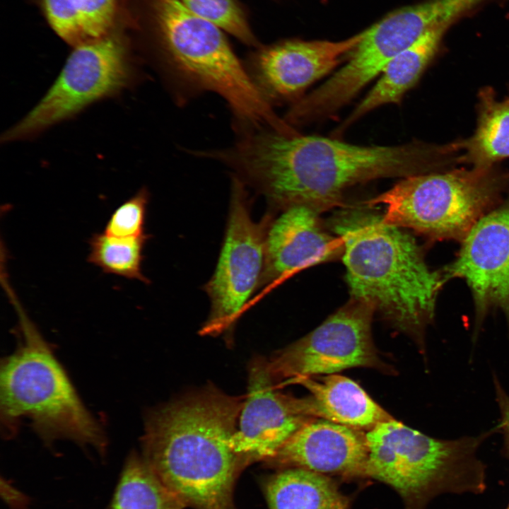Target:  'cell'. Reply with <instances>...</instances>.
<instances>
[{
	"mask_svg": "<svg viewBox=\"0 0 509 509\" xmlns=\"http://www.w3.org/2000/svg\"><path fill=\"white\" fill-rule=\"evenodd\" d=\"M452 154L450 145L362 146L262 129L240 134L232 146L212 150L210 157L262 194L272 210L303 204L324 212L356 185L439 171Z\"/></svg>",
	"mask_w": 509,
	"mask_h": 509,
	"instance_id": "cell-1",
	"label": "cell"
},
{
	"mask_svg": "<svg viewBox=\"0 0 509 509\" xmlns=\"http://www.w3.org/2000/svg\"><path fill=\"white\" fill-rule=\"evenodd\" d=\"M243 402L207 385L147 414L142 457L185 507L236 509L233 488L247 466L234 447Z\"/></svg>",
	"mask_w": 509,
	"mask_h": 509,
	"instance_id": "cell-2",
	"label": "cell"
},
{
	"mask_svg": "<svg viewBox=\"0 0 509 509\" xmlns=\"http://www.w3.org/2000/svg\"><path fill=\"white\" fill-rule=\"evenodd\" d=\"M363 204L344 208L328 221L343 245L351 298L370 303L394 327L423 341L447 279L430 268L406 229Z\"/></svg>",
	"mask_w": 509,
	"mask_h": 509,
	"instance_id": "cell-3",
	"label": "cell"
},
{
	"mask_svg": "<svg viewBox=\"0 0 509 509\" xmlns=\"http://www.w3.org/2000/svg\"><path fill=\"white\" fill-rule=\"evenodd\" d=\"M165 81L180 103L213 92L228 103L238 134L288 129L261 95L222 30L189 11L180 0H148Z\"/></svg>",
	"mask_w": 509,
	"mask_h": 509,
	"instance_id": "cell-4",
	"label": "cell"
},
{
	"mask_svg": "<svg viewBox=\"0 0 509 509\" xmlns=\"http://www.w3.org/2000/svg\"><path fill=\"white\" fill-rule=\"evenodd\" d=\"M18 316L16 349L1 363V421L12 435L28 419L40 438L50 444L68 439L93 447L101 455L107 440L83 405L49 344L28 317L8 280L2 282Z\"/></svg>",
	"mask_w": 509,
	"mask_h": 509,
	"instance_id": "cell-5",
	"label": "cell"
},
{
	"mask_svg": "<svg viewBox=\"0 0 509 509\" xmlns=\"http://www.w3.org/2000/svg\"><path fill=\"white\" fill-rule=\"evenodd\" d=\"M496 430L440 440L391 419L365 433L368 453L363 475L392 487L406 509H423L444 493L482 492L485 466L478 450Z\"/></svg>",
	"mask_w": 509,
	"mask_h": 509,
	"instance_id": "cell-6",
	"label": "cell"
},
{
	"mask_svg": "<svg viewBox=\"0 0 509 509\" xmlns=\"http://www.w3.org/2000/svg\"><path fill=\"white\" fill-rule=\"evenodd\" d=\"M508 192V175L493 166H472L402 178L365 203L383 205L390 224L434 240L462 242Z\"/></svg>",
	"mask_w": 509,
	"mask_h": 509,
	"instance_id": "cell-7",
	"label": "cell"
},
{
	"mask_svg": "<svg viewBox=\"0 0 509 509\" xmlns=\"http://www.w3.org/2000/svg\"><path fill=\"white\" fill-rule=\"evenodd\" d=\"M450 20L444 0H430L390 13L363 32L344 66L291 105L288 119L301 125L335 114L400 52L427 31L447 27Z\"/></svg>",
	"mask_w": 509,
	"mask_h": 509,
	"instance_id": "cell-8",
	"label": "cell"
},
{
	"mask_svg": "<svg viewBox=\"0 0 509 509\" xmlns=\"http://www.w3.org/2000/svg\"><path fill=\"white\" fill-rule=\"evenodd\" d=\"M58 77L40 102L1 136L27 139L132 85L137 74L127 39L115 28L74 47Z\"/></svg>",
	"mask_w": 509,
	"mask_h": 509,
	"instance_id": "cell-9",
	"label": "cell"
},
{
	"mask_svg": "<svg viewBox=\"0 0 509 509\" xmlns=\"http://www.w3.org/2000/svg\"><path fill=\"white\" fill-rule=\"evenodd\" d=\"M246 185L233 175L229 212L216 269L204 290L209 315L200 334L217 336L230 329L260 287L265 265L264 217L255 222Z\"/></svg>",
	"mask_w": 509,
	"mask_h": 509,
	"instance_id": "cell-10",
	"label": "cell"
},
{
	"mask_svg": "<svg viewBox=\"0 0 509 509\" xmlns=\"http://www.w3.org/2000/svg\"><path fill=\"white\" fill-rule=\"evenodd\" d=\"M375 313L370 303L351 298L313 331L269 360L272 375L281 384L351 368L390 370L373 343Z\"/></svg>",
	"mask_w": 509,
	"mask_h": 509,
	"instance_id": "cell-11",
	"label": "cell"
},
{
	"mask_svg": "<svg viewBox=\"0 0 509 509\" xmlns=\"http://www.w3.org/2000/svg\"><path fill=\"white\" fill-rule=\"evenodd\" d=\"M445 279H462L472 296L476 329L491 311L509 325V200L481 218L462 241Z\"/></svg>",
	"mask_w": 509,
	"mask_h": 509,
	"instance_id": "cell-12",
	"label": "cell"
},
{
	"mask_svg": "<svg viewBox=\"0 0 509 509\" xmlns=\"http://www.w3.org/2000/svg\"><path fill=\"white\" fill-rule=\"evenodd\" d=\"M269 360L254 358L249 365L247 392L234 436L235 451L247 466L272 459L307 421L299 398L283 393Z\"/></svg>",
	"mask_w": 509,
	"mask_h": 509,
	"instance_id": "cell-13",
	"label": "cell"
},
{
	"mask_svg": "<svg viewBox=\"0 0 509 509\" xmlns=\"http://www.w3.org/2000/svg\"><path fill=\"white\" fill-rule=\"evenodd\" d=\"M362 36L363 33L340 41H283L260 49L245 68L270 105L294 103L311 84L337 66Z\"/></svg>",
	"mask_w": 509,
	"mask_h": 509,
	"instance_id": "cell-14",
	"label": "cell"
},
{
	"mask_svg": "<svg viewBox=\"0 0 509 509\" xmlns=\"http://www.w3.org/2000/svg\"><path fill=\"white\" fill-rule=\"evenodd\" d=\"M322 213L312 206L296 204L266 213L260 286H271L299 270L341 258V240L323 226Z\"/></svg>",
	"mask_w": 509,
	"mask_h": 509,
	"instance_id": "cell-15",
	"label": "cell"
},
{
	"mask_svg": "<svg viewBox=\"0 0 509 509\" xmlns=\"http://www.w3.org/2000/svg\"><path fill=\"white\" fill-rule=\"evenodd\" d=\"M368 453L364 431L324 419H312L267 462L322 474L362 476Z\"/></svg>",
	"mask_w": 509,
	"mask_h": 509,
	"instance_id": "cell-16",
	"label": "cell"
},
{
	"mask_svg": "<svg viewBox=\"0 0 509 509\" xmlns=\"http://www.w3.org/2000/svg\"><path fill=\"white\" fill-rule=\"evenodd\" d=\"M293 383L308 391L299 398L303 414L368 431L378 423L393 419L356 382L337 374L303 377Z\"/></svg>",
	"mask_w": 509,
	"mask_h": 509,
	"instance_id": "cell-17",
	"label": "cell"
},
{
	"mask_svg": "<svg viewBox=\"0 0 509 509\" xmlns=\"http://www.w3.org/2000/svg\"><path fill=\"white\" fill-rule=\"evenodd\" d=\"M448 27L433 28L395 57L385 68L380 78L335 131L339 135L372 110L401 102L418 81L436 53Z\"/></svg>",
	"mask_w": 509,
	"mask_h": 509,
	"instance_id": "cell-18",
	"label": "cell"
},
{
	"mask_svg": "<svg viewBox=\"0 0 509 509\" xmlns=\"http://www.w3.org/2000/svg\"><path fill=\"white\" fill-rule=\"evenodd\" d=\"M264 491L270 509H349L347 498L324 474L288 467L269 476Z\"/></svg>",
	"mask_w": 509,
	"mask_h": 509,
	"instance_id": "cell-19",
	"label": "cell"
},
{
	"mask_svg": "<svg viewBox=\"0 0 509 509\" xmlns=\"http://www.w3.org/2000/svg\"><path fill=\"white\" fill-rule=\"evenodd\" d=\"M54 31L71 45L99 39L114 29L117 0H42Z\"/></svg>",
	"mask_w": 509,
	"mask_h": 509,
	"instance_id": "cell-20",
	"label": "cell"
},
{
	"mask_svg": "<svg viewBox=\"0 0 509 509\" xmlns=\"http://www.w3.org/2000/svg\"><path fill=\"white\" fill-rule=\"evenodd\" d=\"M481 98L478 125L462 143L465 153L460 160L474 167H492L509 158V99L497 100L491 91L483 93Z\"/></svg>",
	"mask_w": 509,
	"mask_h": 509,
	"instance_id": "cell-21",
	"label": "cell"
},
{
	"mask_svg": "<svg viewBox=\"0 0 509 509\" xmlns=\"http://www.w3.org/2000/svg\"><path fill=\"white\" fill-rule=\"evenodd\" d=\"M185 505L162 483L142 456L127 458L107 509H183Z\"/></svg>",
	"mask_w": 509,
	"mask_h": 509,
	"instance_id": "cell-22",
	"label": "cell"
},
{
	"mask_svg": "<svg viewBox=\"0 0 509 509\" xmlns=\"http://www.w3.org/2000/svg\"><path fill=\"white\" fill-rule=\"evenodd\" d=\"M149 238L147 234L130 238L94 233L89 239L87 261L105 274L149 283L143 274L144 249Z\"/></svg>",
	"mask_w": 509,
	"mask_h": 509,
	"instance_id": "cell-23",
	"label": "cell"
},
{
	"mask_svg": "<svg viewBox=\"0 0 509 509\" xmlns=\"http://www.w3.org/2000/svg\"><path fill=\"white\" fill-rule=\"evenodd\" d=\"M192 13L248 45L256 40L245 16L235 0H180Z\"/></svg>",
	"mask_w": 509,
	"mask_h": 509,
	"instance_id": "cell-24",
	"label": "cell"
},
{
	"mask_svg": "<svg viewBox=\"0 0 509 509\" xmlns=\"http://www.w3.org/2000/svg\"><path fill=\"white\" fill-rule=\"evenodd\" d=\"M149 193L141 188L134 196L120 204L107 220L104 233L119 238L145 235V221Z\"/></svg>",
	"mask_w": 509,
	"mask_h": 509,
	"instance_id": "cell-25",
	"label": "cell"
},
{
	"mask_svg": "<svg viewBox=\"0 0 509 509\" xmlns=\"http://www.w3.org/2000/svg\"><path fill=\"white\" fill-rule=\"evenodd\" d=\"M493 381L496 401L501 413V423L498 429L503 433L505 447L509 454V396L496 377Z\"/></svg>",
	"mask_w": 509,
	"mask_h": 509,
	"instance_id": "cell-26",
	"label": "cell"
},
{
	"mask_svg": "<svg viewBox=\"0 0 509 509\" xmlns=\"http://www.w3.org/2000/svg\"><path fill=\"white\" fill-rule=\"evenodd\" d=\"M6 494L11 495L12 499L8 503L11 505L12 507H17V508H22L25 505L27 504V498L23 497V495L16 489L11 487V486L6 484Z\"/></svg>",
	"mask_w": 509,
	"mask_h": 509,
	"instance_id": "cell-27",
	"label": "cell"
}]
</instances>
